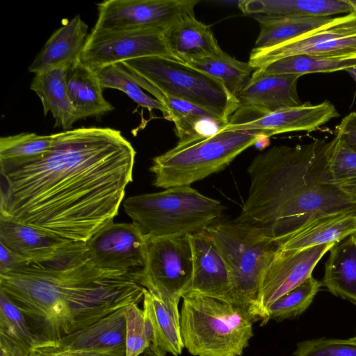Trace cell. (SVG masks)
I'll return each instance as SVG.
<instances>
[{
	"instance_id": "31",
	"label": "cell",
	"mask_w": 356,
	"mask_h": 356,
	"mask_svg": "<svg viewBox=\"0 0 356 356\" xmlns=\"http://www.w3.org/2000/svg\"><path fill=\"white\" fill-rule=\"evenodd\" d=\"M356 66V57H325L295 55L271 62L256 69L269 74H298L330 73L346 70Z\"/></svg>"
},
{
	"instance_id": "38",
	"label": "cell",
	"mask_w": 356,
	"mask_h": 356,
	"mask_svg": "<svg viewBox=\"0 0 356 356\" xmlns=\"http://www.w3.org/2000/svg\"><path fill=\"white\" fill-rule=\"evenodd\" d=\"M294 356H356V339H318L297 344Z\"/></svg>"
},
{
	"instance_id": "34",
	"label": "cell",
	"mask_w": 356,
	"mask_h": 356,
	"mask_svg": "<svg viewBox=\"0 0 356 356\" xmlns=\"http://www.w3.org/2000/svg\"><path fill=\"white\" fill-rule=\"evenodd\" d=\"M104 88L117 89L124 92L138 106L149 111L157 109L162 112L163 118L168 120L166 108L156 99L145 94L143 88L131 76L122 63L109 65L96 72Z\"/></svg>"
},
{
	"instance_id": "32",
	"label": "cell",
	"mask_w": 356,
	"mask_h": 356,
	"mask_svg": "<svg viewBox=\"0 0 356 356\" xmlns=\"http://www.w3.org/2000/svg\"><path fill=\"white\" fill-rule=\"evenodd\" d=\"M188 65L221 81L235 96L246 85L255 70L248 62L240 61L225 52L219 56L204 58Z\"/></svg>"
},
{
	"instance_id": "21",
	"label": "cell",
	"mask_w": 356,
	"mask_h": 356,
	"mask_svg": "<svg viewBox=\"0 0 356 356\" xmlns=\"http://www.w3.org/2000/svg\"><path fill=\"white\" fill-rule=\"evenodd\" d=\"M88 29L79 15L67 21L48 39L28 71L36 74L56 68L66 69L80 61Z\"/></svg>"
},
{
	"instance_id": "26",
	"label": "cell",
	"mask_w": 356,
	"mask_h": 356,
	"mask_svg": "<svg viewBox=\"0 0 356 356\" xmlns=\"http://www.w3.org/2000/svg\"><path fill=\"white\" fill-rule=\"evenodd\" d=\"M356 234V211L334 213L318 218L277 248L281 252L298 251L326 243H338Z\"/></svg>"
},
{
	"instance_id": "29",
	"label": "cell",
	"mask_w": 356,
	"mask_h": 356,
	"mask_svg": "<svg viewBox=\"0 0 356 356\" xmlns=\"http://www.w3.org/2000/svg\"><path fill=\"white\" fill-rule=\"evenodd\" d=\"M260 27L256 48H267L293 39L325 24L332 17L253 15Z\"/></svg>"
},
{
	"instance_id": "35",
	"label": "cell",
	"mask_w": 356,
	"mask_h": 356,
	"mask_svg": "<svg viewBox=\"0 0 356 356\" xmlns=\"http://www.w3.org/2000/svg\"><path fill=\"white\" fill-rule=\"evenodd\" d=\"M0 334L8 337L28 355L38 343L24 314L2 290H0Z\"/></svg>"
},
{
	"instance_id": "15",
	"label": "cell",
	"mask_w": 356,
	"mask_h": 356,
	"mask_svg": "<svg viewBox=\"0 0 356 356\" xmlns=\"http://www.w3.org/2000/svg\"><path fill=\"white\" fill-rule=\"evenodd\" d=\"M336 243H326L298 251L277 250L259 284L257 309L264 325L268 307L280 296L312 276L323 257Z\"/></svg>"
},
{
	"instance_id": "3",
	"label": "cell",
	"mask_w": 356,
	"mask_h": 356,
	"mask_svg": "<svg viewBox=\"0 0 356 356\" xmlns=\"http://www.w3.org/2000/svg\"><path fill=\"white\" fill-rule=\"evenodd\" d=\"M330 141L277 145L257 154L248 168L250 185L234 220L255 229L277 248L313 221L356 211V203L322 183Z\"/></svg>"
},
{
	"instance_id": "20",
	"label": "cell",
	"mask_w": 356,
	"mask_h": 356,
	"mask_svg": "<svg viewBox=\"0 0 356 356\" xmlns=\"http://www.w3.org/2000/svg\"><path fill=\"white\" fill-rule=\"evenodd\" d=\"M298 74H269L256 70L236 95L239 106H252L268 112L301 105L297 83Z\"/></svg>"
},
{
	"instance_id": "13",
	"label": "cell",
	"mask_w": 356,
	"mask_h": 356,
	"mask_svg": "<svg viewBox=\"0 0 356 356\" xmlns=\"http://www.w3.org/2000/svg\"><path fill=\"white\" fill-rule=\"evenodd\" d=\"M339 116L335 106L326 100L313 104L268 112L252 106H239L222 131L256 130L268 138L291 131H312Z\"/></svg>"
},
{
	"instance_id": "17",
	"label": "cell",
	"mask_w": 356,
	"mask_h": 356,
	"mask_svg": "<svg viewBox=\"0 0 356 356\" xmlns=\"http://www.w3.org/2000/svg\"><path fill=\"white\" fill-rule=\"evenodd\" d=\"M189 238L193 269L184 295L194 293L230 302L231 279L216 246L206 231L189 234Z\"/></svg>"
},
{
	"instance_id": "18",
	"label": "cell",
	"mask_w": 356,
	"mask_h": 356,
	"mask_svg": "<svg viewBox=\"0 0 356 356\" xmlns=\"http://www.w3.org/2000/svg\"><path fill=\"white\" fill-rule=\"evenodd\" d=\"M138 84L153 95L166 108L168 120L175 124V133L179 140L207 137L220 132L228 123L218 115L188 102L169 97L144 78L132 74Z\"/></svg>"
},
{
	"instance_id": "16",
	"label": "cell",
	"mask_w": 356,
	"mask_h": 356,
	"mask_svg": "<svg viewBox=\"0 0 356 356\" xmlns=\"http://www.w3.org/2000/svg\"><path fill=\"white\" fill-rule=\"evenodd\" d=\"M127 307L58 340L36 343L28 355L125 351Z\"/></svg>"
},
{
	"instance_id": "44",
	"label": "cell",
	"mask_w": 356,
	"mask_h": 356,
	"mask_svg": "<svg viewBox=\"0 0 356 356\" xmlns=\"http://www.w3.org/2000/svg\"><path fill=\"white\" fill-rule=\"evenodd\" d=\"M356 83V66L346 70Z\"/></svg>"
},
{
	"instance_id": "47",
	"label": "cell",
	"mask_w": 356,
	"mask_h": 356,
	"mask_svg": "<svg viewBox=\"0 0 356 356\" xmlns=\"http://www.w3.org/2000/svg\"><path fill=\"white\" fill-rule=\"evenodd\" d=\"M355 234V236H356V234Z\"/></svg>"
},
{
	"instance_id": "12",
	"label": "cell",
	"mask_w": 356,
	"mask_h": 356,
	"mask_svg": "<svg viewBox=\"0 0 356 356\" xmlns=\"http://www.w3.org/2000/svg\"><path fill=\"white\" fill-rule=\"evenodd\" d=\"M153 56L179 60L170 51L163 32L160 31L92 29L80 60L97 72L109 65Z\"/></svg>"
},
{
	"instance_id": "42",
	"label": "cell",
	"mask_w": 356,
	"mask_h": 356,
	"mask_svg": "<svg viewBox=\"0 0 356 356\" xmlns=\"http://www.w3.org/2000/svg\"><path fill=\"white\" fill-rule=\"evenodd\" d=\"M28 356H126L125 351L114 352H74L61 355H28Z\"/></svg>"
},
{
	"instance_id": "9",
	"label": "cell",
	"mask_w": 356,
	"mask_h": 356,
	"mask_svg": "<svg viewBox=\"0 0 356 356\" xmlns=\"http://www.w3.org/2000/svg\"><path fill=\"white\" fill-rule=\"evenodd\" d=\"M189 234L148 237L143 268L136 282L161 299L179 304L193 275Z\"/></svg>"
},
{
	"instance_id": "28",
	"label": "cell",
	"mask_w": 356,
	"mask_h": 356,
	"mask_svg": "<svg viewBox=\"0 0 356 356\" xmlns=\"http://www.w3.org/2000/svg\"><path fill=\"white\" fill-rule=\"evenodd\" d=\"M65 68H56L35 74L30 88L40 98L44 115L49 112L54 119V127L72 129L76 122L65 81Z\"/></svg>"
},
{
	"instance_id": "43",
	"label": "cell",
	"mask_w": 356,
	"mask_h": 356,
	"mask_svg": "<svg viewBox=\"0 0 356 356\" xmlns=\"http://www.w3.org/2000/svg\"><path fill=\"white\" fill-rule=\"evenodd\" d=\"M165 353L160 349L150 345V346L145 351L143 356H165Z\"/></svg>"
},
{
	"instance_id": "23",
	"label": "cell",
	"mask_w": 356,
	"mask_h": 356,
	"mask_svg": "<svg viewBox=\"0 0 356 356\" xmlns=\"http://www.w3.org/2000/svg\"><path fill=\"white\" fill-rule=\"evenodd\" d=\"M143 309L152 332V344L173 356L181 354L180 312L177 303L164 300L144 289Z\"/></svg>"
},
{
	"instance_id": "5",
	"label": "cell",
	"mask_w": 356,
	"mask_h": 356,
	"mask_svg": "<svg viewBox=\"0 0 356 356\" xmlns=\"http://www.w3.org/2000/svg\"><path fill=\"white\" fill-rule=\"evenodd\" d=\"M123 207L147 237L193 234L217 223L224 206L191 186L128 197Z\"/></svg>"
},
{
	"instance_id": "1",
	"label": "cell",
	"mask_w": 356,
	"mask_h": 356,
	"mask_svg": "<svg viewBox=\"0 0 356 356\" xmlns=\"http://www.w3.org/2000/svg\"><path fill=\"white\" fill-rule=\"evenodd\" d=\"M52 135L45 154L0 161V215L86 242L118 215L136 152L120 131L109 127Z\"/></svg>"
},
{
	"instance_id": "2",
	"label": "cell",
	"mask_w": 356,
	"mask_h": 356,
	"mask_svg": "<svg viewBox=\"0 0 356 356\" xmlns=\"http://www.w3.org/2000/svg\"><path fill=\"white\" fill-rule=\"evenodd\" d=\"M144 289L132 274L97 268L81 241L48 260L0 273V290L24 314L37 343L58 340L138 304Z\"/></svg>"
},
{
	"instance_id": "41",
	"label": "cell",
	"mask_w": 356,
	"mask_h": 356,
	"mask_svg": "<svg viewBox=\"0 0 356 356\" xmlns=\"http://www.w3.org/2000/svg\"><path fill=\"white\" fill-rule=\"evenodd\" d=\"M0 356H28V353L8 337L0 334Z\"/></svg>"
},
{
	"instance_id": "19",
	"label": "cell",
	"mask_w": 356,
	"mask_h": 356,
	"mask_svg": "<svg viewBox=\"0 0 356 356\" xmlns=\"http://www.w3.org/2000/svg\"><path fill=\"white\" fill-rule=\"evenodd\" d=\"M72 241L0 215V244L26 261L51 259Z\"/></svg>"
},
{
	"instance_id": "30",
	"label": "cell",
	"mask_w": 356,
	"mask_h": 356,
	"mask_svg": "<svg viewBox=\"0 0 356 356\" xmlns=\"http://www.w3.org/2000/svg\"><path fill=\"white\" fill-rule=\"evenodd\" d=\"M321 178L356 203V152L337 136L330 140Z\"/></svg>"
},
{
	"instance_id": "11",
	"label": "cell",
	"mask_w": 356,
	"mask_h": 356,
	"mask_svg": "<svg viewBox=\"0 0 356 356\" xmlns=\"http://www.w3.org/2000/svg\"><path fill=\"white\" fill-rule=\"evenodd\" d=\"M198 0H107L97 4L92 29L157 30L163 32L180 18L194 15Z\"/></svg>"
},
{
	"instance_id": "36",
	"label": "cell",
	"mask_w": 356,
	"mask_h": 356,
	"mask_svg": "<svg viewBox=\"0 0 356 356\" xmlns=\"http://www.w3.org/2000/svg\"><path fill=\"white\" fill-rule=\"evenodd\" d=\"M53 143V135L20 133L0 138V161L29 159L47 152Z\"/></svg>"
},
{
	"instance_id": "46",
	"label": "cell",
	"mask_w": 356,
	"mask_h": 356,
	"mask_svg": "<svg viewBox=\"0 0 356 356\" xmlns=\"http://www.w3.org/2000/svg\"><path fill=\"white\" fill-rule=\"evenodd\" d=\"M355 338L356 339V334H355Z\"/></svg>"
},
{
	"instance_id": "4",
	"label": "cell",
	"mask_w": 356,
	"mask_h": 356,
	"mask_svg": "<svg viewBox=\"0 0 356 356\" xmlns=\"http://www.w3.org/2000/svg\"><path fill=\"white\" fill-rule=\"evenodd\" d=\"M184 347L194 356H241L253 337L252 317L232 303L200 295L182 296Z\"/></svg>"
},
{
	"instance_id": "25",
	"label": "cell",
	"mask_w": 356,
	"mask_h": 356,
	"mask_svg": "<svg viewBox=\"0 0 356 356\" xmlns=\"http://www.w3.org/2000/svg\"><path fill=\"white\" fill-rule=\"evenodd\" d=\"M238 7L252 16L331 17L354 11L347 0H241Z\"/></svg>"
},
{
	"instance_id": "33",
	"label": "cell",
	"mask_w": 356,
	"mask_h": 356,
	"mask_svg": "<svg viewBox=\"0 0 356 356\" xmlns=\"http://www.w3.org/2000/svg\"><path fill=\"white\" fill-rule=\"evenodd\" d=\"M321 286L312 275L280 296L268 307L264 325L270 320L282 321L300 316L312 304Z\"/></svg>"
},
{
	"instance_id": "14",
	"label": "cell",
	"mask_w": 356,
	"mask_h": 356,
	"mask_svg": "<svg viewBox=\"0 0 356 356\" xmlns=\"http://www.w3.org/2000/svg\"><path fill=\"white\" fill-rule=\"evenodd\" d=\"M148 237L133 222L113 220L98 229L86 242L88 254L99 268L134 274L145 266Z\"/></svg>"
},
{
	"instance_id": "10",
	"label": "cell",
	"mask_w": 356,
	"mask_h": 356,
	"mask_svg": "<svg viewBox=\"0 0 356 356\" xmlns=\"http://www.w3.org/2000/svg\"><path fill=\"white\" fill-rule=\"evenodd\" d=\"M356 57V11L332 17L324 25L267 48L254 47L248 63L254 69L295 55Z\"/></svg>"
},
{
	"instance_id": "8",
	"label": "cell",
	"mask_w": 356,
	"mask_h": 356,
	"mask_svg": "<svg viewBox=\"0 0 356 356\" xmlns=\"http://www.w3.org/2000/svg\"><path fill=\"white\" fill-rule=\"evenodd\" d=\"M122 63L165 95L203 108L227 122L240 106L237 97L221 81L183 62L153 56Z\"/></svg>"
},
{
	"instance_id": "45",
	"label": "cell",
	"mask_w": 356,
	"mask_h": 356,
	"mask_svg": "<svg viewBox=\"0 0 356 356\" xmlns=\"http://www.w3.org/2000/svg\"><path fill=\"white\" fill-rule=\"evenodd\" d=\"M354 11H356V0H347Z\"/></svg>"
},
{
	"instance_id": "7",
	"label": "cell",
	"mask_w": 356,
	"mask_h": 356,
	"mask_svg": "<svg viewBox=\"0 0 356 356\" xmlns=\"http://www.w3.org/2000/svg\"><path fill=\"white\" fill-rule=\"evenodd\" d=\"M205 231L228 268L230 303L245 310L255 322L260 321L257 309L260 281L277 245L255 229L234 221L218 222Z\"/></svg>"
},
{
	"instance_id": "27",
	"label": "cell",
	"mask_w": 356,
	"mask_h": 356,
	"mask_svg": "<svg viewBox=\"0 0 356 356\" xmlns=\"http://www.w3.org/2000/svg\"><path fill=\"white\" fill-rule=\"evenodd\" d=\"M322 286L356 306V236L352 234L330 250Z\"/></svg>"
},
{
	"instance_id": "6",
	"label": "cell",
	"mask_w": 356,
	"mask_h": 356,
	"mask_svg": "<svg viewBox=\"0 0 356 356\" xmlns=\"http://www.w3.org/2000/svg\"><path fill=\"white\" fill-rule=\"evenodd\" d=\"M264 136L260 131L245 130L179 140L173 148L153 159L149 168L154 175L153 184L164 189L191 186L225 169Z\"/></svg>"
},
{
	"instance_id": "22",
	"label": "cell",
	"mask_w": 356,
	"mask_h": 356,
	"mask_svg": "<svg viewBox=\"0 0 356 356\" xmlns=\"http://www.w3.org/2000/svg\"><path fill=\"white\" fill-rule=\"evenodd\" d=\"M163 34L172 54L187 65L224 53L209 26L198 21L195 15L180 18Z\"/></svg>"
},
{
	"instance_id": "40",
	"label": "cell",
	"mask_w": 356,
	"mask_h": 356,
	"mask_svg": "<svg viewBox=\"0 0 356 356\" xmlns=\"http://www.w3.org/2000/svg\"><path fill=\"white\" fill-rule=\"evenodd\" d=\"M26 261L0 244V273L19 267Z\"/></svg>"
},
{
	"instance_id": "37",
	"label": "cell",
	"mask_w": 356,
	"mask_h": 356,
	"mask_svg": "<svg viewBox=\"0 0 356 356\" xmlns=\"http://www.w3.org/2000/svg\"><path fill=\"white\" fill-rule=\"evenodd\" d=\"M126 356H139L152 344V332L143 309L131 304L124 312Z\"/></svg>"
},
{
	"instance_id": "39",
	"label": "cell",
	"mask_w": 356,
	"mask_h": 356,
	"mask_svg": "<svg viewBox=\"0 0 356 356\" xmlns=\"http://www.w3.org/2000/svg\"><path fill=\"white\" fill-rule=\"evenodd\" d=\"M335 136L356 152V111L345 116L337 127Z\"/></svg>"
},
{
	"instance_id": "24",
	"label": "cell",
	"mask_w": 356,
	"mask_h": 356,
	"mask_svg": "<svg viewBox=\"0 0 356 356\" xmlns=\"http://www.w3.org/2000/svg\"><path fill=\"white\" fill-rule=\"evenodd\" d=\"M65 81L76 120L104 115L114 109L103 96L96 72L81 60L66 68Z\"/></svg>"
}]
</instances>
